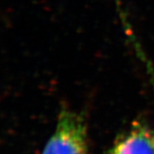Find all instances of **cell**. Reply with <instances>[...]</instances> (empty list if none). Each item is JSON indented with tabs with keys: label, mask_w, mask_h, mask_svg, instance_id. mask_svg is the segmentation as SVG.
I'll return each instance as SVG.
<instances>
[{
	"label": "cell",
	"mask_w": 154,
	"mask_h": 154,
	"mask_svg": "<svg viewBox=\"0 0 154 154\" xmlns=\"http://www.w3.org/2000/svg\"><path fill=\"white\" fill-rule=\"evenodd\" d=\"M107 154H154V129L143 119L134 121Z\"/></svg>",
	"instance_id": "7a4b0ae2"
},
{
	"label": "cell",
	"mask_w": 154,
	"mask_h": 154,
	"mask_svg": "<svg viewBox=\"0 0 154 154\" xmlns=\"http://www.w3.org/2000/svg\"><path fill=\"white\" fill-rule=\"evenodd\" d=\"M42 154H88V128L82 116L72 110H61Z\"/></svg>",
	"instance_id": "6da1fadb"
}]
</instances>
